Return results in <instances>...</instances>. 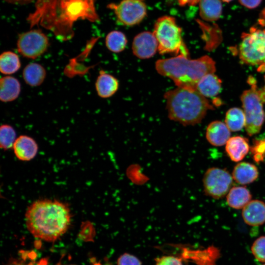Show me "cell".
<instances>
[{
	"label": "cell",
	"mask_w": 265,
	"mask_h": 265,
	"mask_svg": "<svg viewBox=\"0 0 265 265\" xmlns=\"http://www.w3.org/2000/svg\"><path fill=\"white\" fill-rule=\"evenodd\" d=\"M25 219L27 228L33 236L54 241L67 231L71 213L66 203L57 199H40L28 207Z\"/></svg>",
	"instance_id": "cell-1"
},
{
	"label": "cell",
	"mask_w": 265,
	"mask_h": 265,
	"mask_svg": "<svg viewBox=\"0 0 265 265\" xmlns=\"http://www.w3.org/2000/svg\"><path fill=\"white\" fill-rule=\"evenodd\" d=\"M155 67L159 74L172 80L177 87L195 90L202 77L216 70L215 62L208 55L191 59L178 55L158 60Z\"/></svg>",
	"instance_id": "cell-2"
},
{
	"label": "cell",
	"mask_w": 265,
	"mask_h": 265,
	"mask_svg": "<svg viewBox=\"0 0 265 265\" xmlns=\"http://www.w3.org/2000/svg\"><path fill=\"white\" fill-rule=\"evenodd\" d=\"M169 118L183 126L197 124L213 107L196 90L177 87L164 95Z\"/></svg>",
	"instance_id": "cell-3"
},
{
	"label": "cell",
	"mask_w": 265,
	"mask_h": 265,
	"mask_svg": "<svg viewBox=\"0 0 265 265\" xmlns=\"http://www.w3.org/2000/svg\"><path fill=\"white\" fill-rule=\"evenodd\" d=\"M153 33L160 54L174 53L189 57L188 50L183 39L182 28L174 17L165 15L158 18Z\"/></svg>",
	"instance_id": "cell-4"
},
{
	"label": "cell",
	"mask_w": 265,
	"mask_h": 265,
	"mask_svg": "<svg viewBox=\"0 0 265 265\" xmlns=\"http://www.w3.org/2000/svg\"><path fill=\"white\" fill-rule=\"evenodd\" d=\"M240 99L245 117V130L248 135L252 136L260 132L265 120L261 90L256 84H252L250 89L242 93Z\"/></svg>",
	"instance_id": "cell-5"
},
{
	"label": "cell",
	"mask_w": 265,
	"mask_h": 265,
	"mask_svg": "<svg viewBox=\"0 0 265 265\" xmlns=\"http://www.w3.org/2000/svg\"><path fill=\"white\" fill-rule=\"evenodd\" d=\"M239 56L244 63L254 66L265 65V29L252 27L244 33L239 46Z\"/></svg>",
	"instance_id": "cell-6"
},
{
	"label": "cell",
	"mask_w": 265,
	"mask_h": 265,
	"mask_svg": "<svg viewBox=\"0 0 265 265\" xmlns=\"http://www.w3.org/2000/svg\"><path fill=\"white\" fill-rule=\"evenodd\" d=\"M205 195L215 199L223 198L232 187V176L225 169L211 167L205 172L203 178Z\"/></svg>",
	"instance_id": "cell-7"
},
{
	"label": "cell",
	"mask_w": 265,
	"mask_h": 265,
	"mask_svg": "<svg viewBox=\"0 0 265 265\" xmlns=\"http://www.w3.org/2000/svg\"><path fill=\"white\" fill-rule=\"evenodd\" d=\"M107 7L113 11L117 21L124 26L138 24L147 15L144 0H121L117 3H110Z\"/></svg>",
	"instance_id": "cell-8"
},
{
	"label": "cell",
	"mask_w": 265,
	"mask_h": 265,
	"mask_svg": "<svg viewBox=\"0 0 265 265\" xmlns=\"http://www.w3.org/2000/svg\"><path fill=\"white\" fill-rule=\"evenodd\" d=\"M48 37L40 30L33 29L19 35L17 47L24 57L35 59L47 50L49 46Z\"/></svg>",
	"instance_id": "cell-9"
},
{
	"label": "cell",
	"mask_w": 265,
	"mask_h": 265,
	"mask_svg": "<svg viewBox=\"0 0 265 265\" xmlns=\"http://www.w3.org/2000/svg\"><path fill=\"white\" fill-rule=\"evenodd\" d=\"M133 54L141 59L149 58L158 51L157 40L153 32L143 31L137 34L132 44Z\"/></svg>",
	"instance_id": "cell-10"
},
{
	"label": "cell",
	"mask_w": 265,
	"mask_h": 265,
	"mask_svg": "<svg viewBox=\"0 0 265 265\" xmlns=\"http://www.w3.org/2000/svg\"><path fill=\"white\" fill-rule=\"evenodd\" d=\"M181 249V258L192 261L197 265H215V261L220 257L219 249L214 246L205 249H191L185 247Z\"/></svg>",
	"instance_id": "cell-11"
},
{
	"label": "cell",
	"mask_w": 265,
	"mask_h": 265,
	"mask_svg": "<svg viewBox=\"0 0 265 265\" xmlns=\"http://www.w3.org/2000/svg\"><path fill=\"white\" fill-rule=\"evenodd\" d=\"M12 149L15 157L18 159L28 161L36 156L38 146L32 137L26 135H21L17 137Z\"/></svg>",
	"instance_id": "cell-12"
},
{
	"label": "cell",
	"mask_w": 265,
	"mask_h": 265,
	"mask_svg": "<svg viewBox=\"0 0 265 265\" xmlns=\"http://www.w3.org/2000/svg\"><path fill=\"white\" fill-rule=\"evenodd\" d=\"M242 216L248 225H263L265 223V203L259 200H251L242 209Z\"/></svg>",
	"instance_id": "cell-13"
},
{
	"label": "cell",
	"mask_w": 265,
	"mask_h": 265,
	"mask_svg": "<svg viewBox=\"0 0 265 265\" xmlns=\"http://www.w3.org/2000/svg\"><path fill=\"white\" fill-rule=\"evenodd\" d=\"M230 132L225 123L219 121H214L208 126L206 137L211 145L217 147L225 145L231 137Z\"/></svg>",
	"instance_id": "cell-14"
},
{
	"label": "cell",
	"mask_w": 265,
	"mask_h": 265,
	"mask_svg": "<svg viewBox=\"0 0 265 265\" xmlns=\"http://www.w3.org/2000/svg\"><path fill=\"white\" fill-rule=\"evenodd\" d=\"M248 139L240 136L231 137L225 144V151L230 159L235 161H241L249 151Z\"/></svg>",
	"instance_id": "cell-15"
},
{
	"label": "cell",
	"mask_w": 265,
	"mask_h": 265,
	"mask_svg": "<svg viewBox=\"0 0 265 265\" xmlns=\"http://www.w3.org/2000/svg\"><path fill=\"white\" fill-rule=\"evenodd\" d=\"M119 87L118 80L112 75L101 70L95 82V88L99 96L107 98L114 95Z\"/></svg>",
	"instance_id": "cell-16"
},
{
	"label": "cell",
	"mask_w": 265,
	"mask_h": 265,
	"mask_svg": "<svg viewBox=\"0 0 265 265\" xmlns=\"http://www.w3.org/2000/svg\"><path fill=\"white\" fill-rule=\"evenodd\" d=\"M257 167L249 162H241L234 167L232 172L233 180L240 185H246L254 182L258 177Z\"/></svg>",
	"instance_id": "cell-17"
},
{
	"label": "cell",
	"mask_w": 265,
	"mask_h": 265,
	"mask_svg": "<svg viewBox=\"0 0 265 265\" xmlns=\"http://www.w3.org/2000/svg\"><path fill=\"white\" fill-rule=\"evenodd\" d=\"M221 88V80L214 73H210L202 77L197 83L196 90L205 98L217 95Z\"/></svg>",
	"instance_id": "cell-18"
},
{
	"label": "cell",
	"mask_w": 265,
	"mask_h": 265,
	"mask_svg": "<svg viewBox=\"0 0 265 265\" xmlns=\"http://www.w3.org/2000/svg\"><path fill=\"white\" fill-rule=\"evenodd\" d=\"M21 84L15 78L11 76L2 77L0 80V99L3 102L15 100L21 92Z\"/></svg>",
	"instance_id": "cell-19"
},
{
	"label": "cell",
	"mask_w": 265,
	"mask_h": 265,
	"mask_svg": "<svg viewBox=\"0 0 265 265\" xmlns=\"http://www.w3.org/2000/svg\"><path fill=\"white\" fill-rule=\"evenodd\" d=\"M252 195L245 186H233L226 196L227 203L233 209H243L251 200Z\"/></svg>",
	"instance_id": "cell-20"
},
{
	"label": "cell",
	"mask_w": 265,
	"mask_h": 265,
	"mask_svg": "<svg viewBox=\"0 0 265 265\" xmlns=\"http://www.w3.org/2000/svg\"><path fill=\"white\" fill-rule=\"evenodd\" d=\"M46 76L45 69L37 63L27 64L23 71L25 81L27 84L33 87L40 85L44 81Z\"/></svg>",
	"instance_id": "cell-21"
},
{
	"label": "cell",
	"mask_w": 265,
	"mask_h": 265,
	"mask_svg": "<svg viewBox=\"0 0 265 265\" xmlns=\"http://www.w3.org/2000/svg\"><path fill=\"white\" fill-rule=\"evenodd\" d=\"M199 14L206 21L212 22L218 20L222 11L220 0H200Z\"/></svg>",
	"instance_id": "cell-22"
},
{
	"label": "cell",
	"mask_w": 265,
	"mask_h": 265,
	"mask_svg": "<svg viewBox=\"0 0 265 265\" xmlns=\"http://www.w3.org/2000/svg\"><path fill=\"white\" fill-rule=\"evenodd\" d=\"M21 66L19 56L14 52L5 51L0 55V71L4 75L17 72Z\"/></svg>",
	"instance_id": "cell-23"
},
{
	"label": "cell",
	"mask_w": 265,
	"mask_h": 265,
	"mask_svg": "<svg viewBox=\"0 0 265 265\" xmlns=\"http://www.w3.org/2000/svg\"><path fill=\"white\" fill-rule=\"evenodd\" d=\"M225 123L231 132L240 131L245 125L243 110L238 107L229 109L226 114Z\"/></svg>",
	"instance_id": "cell-24"
},
{
	"label": "cell",
	"mask_w": 265,
	"mask_h": 265,
	"mask_svg": "<svg viewBox=\"0 0 265 265\" xmlns=\"http://www.w3.org/2000/svg\"><path fill=\"white\" fill-rule=\"evenodd\" d=\"M105 43L106 47L109 51L118 53L125 49L127 44V39L123 32L113 30L107 34Z\"/></svg>",
	"instance_id": "cell-25"
},
{
	"label": "cell",
	"mask_w": 265,
	"mask_h": 265,
	"mask_svg": "<svg viewBox=\"0 0 265 265\" xmlns=\"http://www.w3.org/2000/svg\"><path fill=\"white\" fill-rule=\"evenodd\" d=\"M14 129L9 125L3 124L0 128V146L4 151L13 148L17 139Z\"/></svg>",
	"instance_id": "cell-26"
},
{
	"label": "cell",
	"mask_w": 265,
	"mask_h": 265,
	"mask_svg": "<svg viewBox=\"0 0 265 265\" xmlns=\"http://www.w3.org/2000/svg\"><path fill=\"white\" fill-rule=\"evenodd\" d=\"M251 250L257 260L265 262V236L256 239L252 244Z\"/></svg>",
	"instance_id": "cell-27"
},
{
	"label": "cell",
	"mask_w": 265,
	"mask_h": 265,
	"mask_svg": "<svg viewBox=\"0 0 265 265\" xmlns=\"http://www.w3.org/2000/svg\"><path fill=\"white\" fill-rule=\"evenodd\" d=\"M155 265H183L182 259L173 256H164L156 259Z\"/></svg>",
	"instance_id": "cell-28"
},
{
	"label": "cell",
	"mask_w": 265,
	"mask_h": 265,
	"mask_svg": "<svg viewBox=\"0 0 265 265\" xmlns=\"http://www.w3.org/2000/svg\"><path fill=\"white\" fill-rule=\"evenodd\" d=\"M117 265H141V263L135 256L124 253L118 259Z\"/></svg>",
	"instance_id": "cell-29"
},
{
	"label": "cell",
	"mask_w": 265,
	"mask_h": 265,
	"mask_svg": "<svg viewBox=\"0 0 265 265\" xmlns=\"http://www.w3.org/2000/svg\"><path fill=\"white\" fill-rule=\"evenodd\" d=\"M262 0H239L240 3L244 7L253 9L258 7Z\"/></svg>",
	"instance_id": "cell-30"
},
{
	"label": "cell",
	"mask_w": 265,
	"mask_h": 265,
	"mask_svg": "<svg viewBox=\"0 0 265 265\" xmlns=\"http://www.w3.org/2000/svg\"><path fill=\"white\" fill-rule=\"evenodd\" d=\"M179 4L181 6H194L199 3L200 0H177Z\"/></svg>",
	"instance_id": "cell-31"
},
{
	"label": "cell",
	"mask_w": 265,
	"mask_h": 265,
	"mask_svg": "<svg viewBox=\"0 0 265 265\" xmlns=\"http://www.w3.org/2000/svg\"><path fill=\"white\" fill-rule=\"evenodd\" d=\"M12 3L25 4L31 2L34 0H4Z\"/></svg>",
	"instance_id": "cell-32"
},
{
	"label": "cell",
	"mask_w": 265,
	"mask_h": 265,
	"mask_svg": "<svg viewBox=\"0 0 265 265\" xmlns=\"http://www.w3.org/2000/svg\"><path fill=\"white\" fill-rule=\"evenodd\" d=\"M6 265H25L23 262L16 259H12Z\"/></svg>",
	"instance_id": "cell-33"
},
{
	"label": "cell",
	"mask_w": 265,
	"mask_h": 265,
	"mask_svg": "<svg viewBox=\"0 0 265 265\" xmlns=\"http://www.w3.org/2000/svg\"><path fill=\"white\" fill-rule=\"evenodd\" d=\"M261 96L264 102H265V90L261 89Z\"/></svg>",
	"instance_id": "cell-34"
},
{
	"label": "cell",
	"mask_w": 265,
	"mask_h": 265,
	"mask_svg": "<svg viewBox=\"0 0 265 265\" xmlns=\"http://www.w3.org/2000/svg\"><path fill=\"white\" fill-rule=\"evenodd\" d=\"M38 265H47V261L43 260L40 262Z\"/></svg>",
	"instance_id": "cell-35"
},
{
	"label": "cell",
	"mask_w": 265,
	"mask_h": 265,
	"mask_svg": "<svg viewBox=\"0 0 265 265\" xmlns=\"http://www.w3.org/2000/svg\"><path fill=\"white\" fill-rule=\"evenodd\" d=\"M224 2H230L231 1L233 0H221Z\"/></svg>",
	"instance_id": "cell-36"
},
{
	"label": "cell",
	"mask_w": 265,
	"mask_h": 265,
	"mask_svg": "<svg viewBox=\"0 0 265 265\" xmlns=\"http://www.w3.org/2000/svg\"><path fill=\"white\" fill-rule=\"evenodd\" d=\"M265 265V264H264V265Z\"/></svg>",
	"instance_id": "cell-37"
}]
</instances>
